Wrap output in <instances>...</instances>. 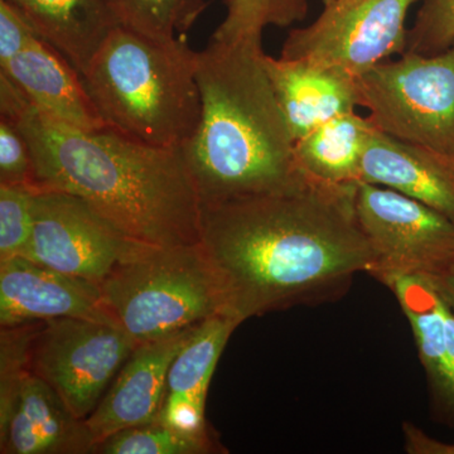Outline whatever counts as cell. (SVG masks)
I'll use <instances>...</instances> for the list:
<instances>
[{"label": "cell", "instance_id": "1", "mask_svg": "<svg viewBox=\"0 0 454 454\" xmlns=\"http://www.w3.org/2000/svg\"><path fill=\"white\" fill-rule=\"evenodd\" d=\"M309 177V176H307ZM357 184L309 178L301 186L201 205V244L223 298L240 324L340 300L375 253L355 208Z\"/></svg>", "mask_w": 454, "mask_h": 454}, {"label": "cell", "instance_id": "2", "mask_svg": "<svg viewBox=\"0 0 454 454\" xmlns=\"http://www.w3.org/2000/svg\"><path fill=\"white\" fill-rule=\"evenodd\" d=\"M0 115L31 146L35 190L82 199L122 235L152 247L201 241V200L181 148L153 146L119 131L53 121L0 74Z\"/></svg>", "mask_w": 454, "mask_h": 454}, {"label": "cell", "instance_id": "3", "mask_svg": "<svg viewBox=\"0 0 454 454\" xmlns=\"http://www.w3.org/2000/svg\"><path fill=\"white\" fill-rule=\"evenodd\" d=\"M262 41L212 38L197 52L201 116L182 146L201 205L282 192L309 179Z\"/></svg>", "mask_w": 454, "mask_h": 454}, {"label": "cell", "instance_id": "4", "mask_svg": "<svg viewBox=\"0 0 454 454\" xmlns=\"http://www.w3.org/2000/svg\"><path fill=\"white\" fill-rule=\"evenodd\" d=\"M82 76L110 129L162 148H182L195 134L201 92L186 37L155 40L115 27Z\"/></svg>", "mask_w": 454, "mask_h": 454}, {"label": "cell", "instance_id": "5", "mask_svg": "<svg viewBox=\"0 0 454 454\" xmlns=\"http://www.w3.org/2000/svg\"><path fill=\"white\" fill-rule=\"evenodd\" d=\"M98 284L114 321L137 346L223 313L219 284L201 244L139 245Z\"/></svg>", "mask_w": 454, "mask_h": 454}, {"label": "cell", "instance_id": "6", "mask_svg": "<svg viewBox=\"0 0 454 454\" xmlns=\"http://www.w3.org/2000/svg\"><path fill=\"white\" fill-rule=\"evenodd\" d=\"M357 86L379 130L454 160V42L437 55L406 51L382 61Z\"/></svg>", "mask_w": 454, "mask_h": 454}, {"label": "cell", "instance_id": "7", "mask_svg": "<svg viewBox=\"0 0 454 454\" xmlns=\"http://www.w3.org/2000/svg\"><path fill=\"white\" fill-rule=\"evenodd\" d=\"M355 208L375 253L369 276L385 284L397 277L454 274V223L441 212L365 182L357 184Z\"/></svg>", "mask_w": 454, "mask_h": 454}, {"label": "cell", "instance_id": "8", "mask_svg": "<svg viewBox=\"0 0 454 454\" xmlns=\"http://www.w3.org/2000/svg\"><path fill=\"white\" fill-rule=\"evenodd\" d=\"M137 343L118 325L85 318L41 322L31 370L85 420L101 402Z\"/></svg>", "mask_w": 454, "mask_h": 454}, {"label": "cell", "instance_id": "9", "mask_svg": "<svg viewBox=\"0 0 454 454\" xmlns=\"http://www.w3.org/2000/svg\"><path fill=\"white\" fill-rule=\"evenodd\" d=\"M418 0H334L312 25L292 29L280 57L358 77L408 50L409 8Z\"/></svg>", "mask_w": 454, "mask_h": 454}, {"label": "cell", "instance_id": "10", "mask_svg": "<svg viewBox=\"0 0 454 454\" xmlns=\"http://www.w3.org/2000/svg\"><path fill=\"white\" fill-rule=\"evenodd\" d=\"M33 217L31 241L20 258L92 282L106 279L142 245L122 235L82 199L62 191H35Z\"/></svg>", "mask_w": 454, "mask_h": 454}, {"label": "cell", "instance_id": "11", "mask_svg": "<svg viewBox=\"0 0 454 454\" xmlns=\"http://www.w3.org/2000/svg\"><path fill=\"white\" fill-rule=\"evenodd\" d=\"M59 318L116 325L100 284L68 276L25 258L0 262V327Z\"/></svg>", "mask_w": 454, "mask_h": 454}, {"label": "cell", "instance_id": "12", "mask_svg": "<svg viewBox=\"0 0 454 454\" xmlns=\"http://www.w3.org/2000/svg\"><path fill=\"white\" fill-rule=\"evenodd\" d=\"M195 327L137 346L106 395L85 419L94 446L121 430L158 419L170 364Z\"/></svg>", "mask_w": 454, "mask_h": 454}, {"label": "cell", "instance_id": "13", "mask_svg": "<svg viewBox=\"0 0 454 454\" xmlns=\"http://www.w3.org/2000/svg\"><path fill=\"white\" fill-rule=\"evenodd\" d=\"M411 324L428 382L433 420L454 429V313L422 277H397L384 284Z\"/></svg>", "mask_w": 454, "mask_h": 454}, {"label": "cell", "instance_id": "14", "mask_svg": "<svg viewBox=\"0 0 454 454\" xmlns=\"http://www.w3.org/2000/svg\"><path fill=\"white\" fill-rule=\"evenodd\" d=\"M85 420L74 417L43 379L29 372L8 414L0 419L2 454H90Z\"/></svg>", "mask_w": 454, "mask_h": 454}, {"label": "cell", "instance_id": "15", "mask_svg": "<svg viewBox=\"0 0 454 454\" xmlns=\"http://www.w3.org/2000/svg\"><path fill=\"white\" fill-rule=\"evenodd\" d=\"M0 74L53 121L86 130L106 127L89 97L82 74L40 35L22 52L0 65Z\"/></svg>", "mask_w": 454, "mask_h": 454}, {"label": "cell", "instance_id": "16", "mask_svg": "<svg viewBox=\"0 0 454 454\" xmlns=\"http://www.w3.org/2000/svg\"><path fill=\"white\" fill-rule=\"evenodd\" d=\"M360 182L385 186L434 208L454 223V160L373 129Z\"/></svg>", "mask_w": 454, "mask_h": 454}, {"label": "cell", "instance_id": "17", "mask_svg": "<svg viewBox=\"0 0 454 454\" xmlns=\"http://www.w3.org/2000/svg\"><path fill=\"white\" fill-rule=\"evenodd\" d=\"M265 64L294 140L360 106L356 77L339 68L268 55Z\"/></svg>", "mask_w": 454, "mask_h": 454}, {"label": "cell", "instance_id": "18", "mask_svg": "<svg viewBox=\"0 0 454 454\" xmlns=\"http://www.w3.org/2000/svg\"><path fill=\"white\" fill-rule=\"evenodd\" d=\"M80 74L115 27L110 0H5Z\"/></svg>", "mask_w": 454, "mask_h": 454}, {"label": "cell", "instance_id": "19", "mask_svg": "<svg viewBox=\"0 0 454 454\" xmlns=\"http://www.w3.org/2000/svg\"><path fill=\"white\" fill-rule=\"evenodd\" d=\"M375 125L356 112L342 114L295 140L301 172L330 184H358L361 163Z\"/></svg>", "mask_w": 454, "mask_h": 454}, {"label": "cell", "instance_id": "20", "mask_svg": "<svg viewBox=\"0 0 454 454\" xmlns=\"http://www.w3.org/2000/svg\"><path fill=\"white\" fill-rule=\"evenodd\" d=\"M240 322L219 313L197 325L170 364L166 396L184 397L205 406L208 387L227 340Z\"/></svg>", "mask_w": 454, "mask_h": 454}, {"label": "cell", "instance_id": "21", "mask_svg": "<svg viewBox=\"0 0 454 454\" xmlns=\"http://www.w3.org/2000/svg\"><path fill=\"white\" fill-rule=\"evenodd\" d=\"M121 26L155 40L186 37L203 12L206 0H110Z\"/></svg>", "mask_w": 454, "mask_h": 454}, {"label": "cell", "instance_id": "22", "mask_svg": "<svg viewBox=\"0 0 454 454\" xmlns=\"http://www.w3.org/2000/svg\"><path fill=\"white\" fill-rule=\"evenodd\" d=\"M212 454L226 453L210 433L188 434L155 420L121 430L98 442L90 454Z\"/></svg>", "mask_w": 454, "mask_h": 454}, {"label": "cell", "instance_id": "23", "mask_svg": "<svg viewBox=\"0 0 454 454\" xmlns=\"http://www.w3.org/2000/svg\"><path fill=\"white\" fill-rule=\"evenodd\" d=\"M226 7L215 40L262 41L267 27H289L309 13L307 0H226Z\"/></svg>", "mask_w": 454, "mask_h": 454}, {"label": "cell", "instance_id": "24", "mask_svg": "<svg viewBox=\"0 0 454 454\" xmlns=\"http://www.w3.org/2000/svg\"><path fill=\"white\" fill-rule=\"evenodd\" d=\"M41 322L0 330V419L8 414L23 379L31 370L33 339Z\"/></svg>", "mask_w": 454, "mask_h": 454}, {"label": "cell", "instance_id": "25", "mask_svg": "<svg viewBox=\"0 0 454 454\" xmlns=\"http://www.w3.org/2000/svg\"><path fill=\"white\" fill-rule=\"evenodd\" d=\"M35 190L0 184V262L20 258L31 241Z\"/></svg>", "mask_w": 454, "mask_h": 454}, {"label": "cell", "instance_id": "26", "mask_svg": "<svg viewBox=\"0 0 454 454\" xmlns=\"http://www.w3.org/2000/svg\"><path fill=\"white\" fill-rule=\"evenodd\" d=\"M454 42V0H423L414 25L408 31V50L437 55Z\"/></svg>", "mask_w": 454, "mask_h": 454}, {"label": "cell", "instance_id": "27", "mask_svg": "<svg viewBox=\"0 0 454 454\" xmlns=\"http://www.w3.org/2000/svg\"><path fill=\"white\" fill-rule=\"evenodd\" d=\"M0 184L35 190L31 146L17 122L0 115Z\"/></svg>", "mask_w": 454, "mask_h": 454}, {"label": "cell", "instance_id": "28", "mask_svg": "<svg viewBox=\"0 0 454 454\" xmlns=\"http://www.w3.org/2000/svg\"><path fill=\"white\" fill-rule=\"evenodd\" d=\"M37 35L16 8L0 0V65L22 52Z\"/></svg>", "mask_w": 454, "mask_h": 454}, {"label": "cell", "instance_id": "29", "mask_svg": "<svg viewBox=\"0 0 454 454\" xmlns=\"http://www.w3.org/2000/svg\"><path fill=\"white\" fill-rule=\"evenodd\" d=\"M157 420L188 434L208 433L205 406L184 397H164L162 411Z\"/></svg>", "mask_w": 454, "mask_h": 454}, {"label": "cell", "instance_id": "30", "mask_svg": "<svg viewBox=\"0 0 454 454\" xmlns=\"http://www.w3.org/2000/svg\"><path fill=\"white\" fill-rule=\"evenodd\" d=\"M405 450L411 454H454V444L443 443L428 437L414 424L404 423Z\"/></svg>", "mask_w": 454, "mask_h": 454}, {"label": "cell", "instance_id": "31", "mask_svg": "<svg viewBox=\"0 0 454 454\" xmlns=\"http://www.w3.org/2000/svg\"><path fill=\"white\" fill-rule=\"evenodd\" d=\"M429 280L432 282L433 286H434L435 291L438 292V294L441 295L442 300L444 301V303L454 313V274Z\"/></svg>", "mask_w": 454, "mask_h": 454}, {"label": "cell", "instance_id": "32", "mask_svg": "<svg viewBox=\"0 0 454 454\" xmlns=\"http://www.w3.org/2000/svg\"><path fill=\"white\" fill-rule=\"evenodd\" d=\"M334 0H322V3H324V5L331 4V3H333Z\"/></svg>", "mask_w": 454, "mask_h": 454}]
</instances>
